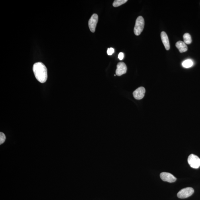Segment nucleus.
Masks as SVG:
<instances>
[{
	"instance_id": "f257e3e1",
	"label": "nucleus",
	"mask_w": 200,
	"mask_h": 200,
	"mask_svg": "<svg viewBox=\"0 0 200 200\" xmlns=\"http://www.w3.org/2000/svg\"><path fill=\"white\" fill-rule=\"evenodd\" d=\"M33 70L37 80L41 83L46 82L48 78L47 69L44 64L40 62L35 63Z\"/></svg>"
},
{
	"instance_id": "f03ea898",
	"label": "nucleus",
	"mask_w": 200,
	"mask_h": 200,
	"mask_svg": "<svg viewBox=\"0 0 200 200\" xmlns=\"http://www.w3.org/2000/svg\"><path fill=\"white\" fill-rule=\"evenodd\" d=\"M145 25L144 19L142 16L137 17L136 21L135 24L134 28V32L136 35L139 36L143 31Z\"/></svg>"
},
{
	"instance_id": "7ed1b4c3",
	"label": "nucleus",
	"mask_w": 200,
	"mask_h": 200,
	"mask_svg": "<svg viewBox=\"0 0 200 200\" xmlns=\"http://www.w3.org/2000/svg\"><path fill=\"white\" fill-rule=\"evenodd\" d=\"M188 162L192 168L198 169L200 166V159L197 155H190L188 157Z\"/></svg>"
},
{
	"instance_id": "20e7f679",
	"label": "nucleus",
	"mask_w": 200,
	"mask_h": 200,
	"mask_svg": "<svg viewBox=\"0 0 200 200\" xmlns=\"http://www.w3.org/2000/svg\"><path fill=\"white\" fill-rule=\"evenodd\" d=\"M193 188L188 187L182 189L178 192L177 197L180 199L186 198L191 196L194 193Z\"/></svg>"
},
{
	"instance_id": "39448f33",
	"label": "nucleus",
	"mask_w": 200,
	"mask_h": 200,
	"mask_svg": "<svg viewBox=\"0 0 200 200\" xmlns=\"http://www.w3.org/2000/svg\"><path fill=\"white\" fill-rule=\"evenodd\" d=\"M98 21V15L94 13L93 14L91 18L89 19L88 25L89 29L91 32L94 33L95 31L96 25Z\"/></svg>"
},
{
	"instance_id": "423d86ee",
	"label": "nucleus",
	"mask_w": 200,
	"mask_h": 200,
	"mask_svg": "<svg viewBox=\"0 0 200 200\" xmlns=\"http://www.w3.org/2000/svg\"><path fill=\"white\" fill-rule=\"evenodd\" d=\"M160 177L163 181L170 183L175 182L176 178L172 174L168 172H162L160 174Z\"/></svg>"
},
{
	"instance_id": "0eeeda50",
	"label": "nucleus",
	"mask_w": 200,
	"mask_h": 200,
	"mask_svg": "<svg viewBox=\"0 0 200 200\" xmlns=\"http://www.w3.org/2000/svg\"><path fill=\"white\" fill-rule=\"evenodd\" d=\"M127 68L125 63L120 62L117 65V69L116 70V74L118 76H120L127 72Z\"/></svg>"
},
{
	"instance_id": "6e6552de",
	"label": "nucleus",
	"mask_w": 200,
	"mask_h": 200,
	"mask_svg": "<svg viewBox=\"0 0 200 200\" xmlns=\"http://www.w3.org/2000/svg\"><path fill=\"white\" fill-rule=\"evenodd\" d=\"M145 89L144 87H141L136 89L133 92V95L135 99L140 100L145 96Z\"/></svg>"
},
{
	"instance_id": "1a4fd4ad",
	"label": "nucleus",
	"mask_w": 200,
	"mask_h": 200,
	"mask_svg": "<svg viewBox=\"0 0 200 200\" xmlns=\"http://www.w3.org/2000/svg\"><path fill=\"white\" fill-rule=\"evenodd\" d=\"M160 36L161 40L166 50H169L170 49V44L166 32L163 31L161 33Z\"/></svg>"
},
{
	"instance_id": "9d476101",
	"label": "nucleus",
	"mask_w": 200,
	"mask_h": 200,
	"mask_svg": "<svg viewBox=\"0 0 200 200\" xmlns=\"http://www.w3.org/2000/svg\"><path fill=\"white\" fill-rule=\"evenodd\" d=\"M176 46L179 50L180 53H183L187 51L188 47L186 44L182 41L176 42Z\"/></svg>"
},
{
	"instance_id": "9b49d317",
	"label": "nucleus",
	"mask_w": 200,
	"mask_h": 200,
	"mask_svg": "<svg viewBox=\"0 0 200 200\" xmlns=\"http://www.w3.org/2000/svg\"><path fill=\"white\" fill-rule=\"evenodd\" d=\"M184 42L186 44H191L192 42L191 35L188 33H185L183 36Z\"/></svg>"
},
{
	"instance_id": "f8f14e48",
	"label": "nucleus",
	"mask_w": 200,
	"mask_h": 200,
	"mask_svg": "<svg viewBox=\"0 0 200 200\" xmlns=\"http://www.w3.org/2000/svg\"><path fill=\"white\" fill-rule=\"evenodd\" d=\"M193 65V62L191 59L186 60L184 61L182 63L183 67L185 68L191 67Z\"/></svg>"
},
{
	"instance_id": "ddd939ff",
	"label": "nucleus",
	"mask_w": 200,
	"mask_h": 200,
	"mask_svg": "<svg viewBox=\"0 0 200 200\" xmlns=\"http://www.w3.org/2000/svg\"><path fill=\"white\" fill-rule=\"evenodd\" d=\"M127 0H115L113 3V6L114 7H119L127 2Z\"/></svg>"
},
{
	"instance_id": "4468645a",
	"label": "nucleus",
	"mask_w": 200,
	"mask_h": 200,
	"mask_svg": "<svg viewBox=\"0 0 200 200\" xmlns=\"http://www.w3.org/2000/svg\"><path fill=\"white\" fill-rule=\"evenodd\" d=\"M6 140V136L4 133L1 132L0 133V144L1 145L5 142Z\"/></svg>"
},
{
	"instance_id": "2eb2a0df",
	"label": "nucleus",
	"mask_w": 200,
	"mask_h": 200,
	"mask_svg": "<svg viewBox=\"0 0 200 200\" xmlns=\"http://www.w3.org/2000/svg\"><path fill=\"white\" fill-rule=\"evenodd\" d=\"M114 49L113 48H108L107 50V53L108 55H111L114 52Z\"/></svg>"
},
{
	"instance_id": "dca6fc26",
	"label": "nucleus",
	"mask_w": 200,
	"mask_h": 200,
	"mask_svg": "<svg viewBox=\"0 0 200 200\" xmlns=\"http://www.w3.org/2000/svg\"><path fill=\"white\" fill-rule=\"evenodd\" d=\"M118 58L120 60H123L124 58V54L122 52H120L118 56Z\"/></svg>"
}]
</instances>
